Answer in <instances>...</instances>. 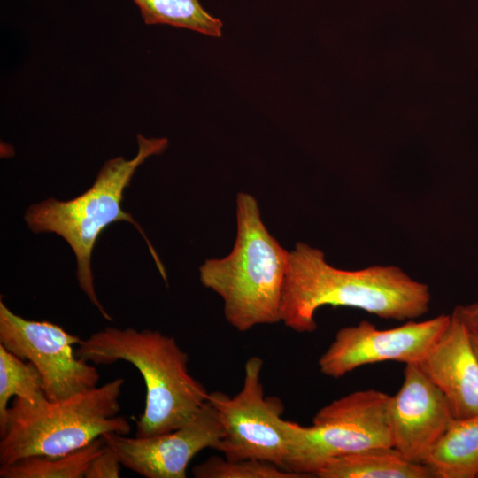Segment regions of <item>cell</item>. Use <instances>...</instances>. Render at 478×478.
Returning a JSON list of instances; mask_svg holds the SVG:
<instances>
[{
    "label": "cell",
    "instance_id": "cell-12",
    "mask_svg": "<svg viewBox=\"0 0 478 478\" xmlns=\"http://www.w3.org/2000/svg\"><path fill=\"white\" fill-rule=\"evenodd\" d=\"M442 390L455 419L478 415V362L467 328L454 316L446 330L418 364Z\"/></svg>",
    "mask_w": 478,
    "mask_h": 478
},
{
    "label": "cell",
    "instance_id": "cell-18",
    "mask_svg": "<svg viewBox=\"0 0 478 478\" xmlns=\"http://www.w3.org/2000/svg\"><path fill=\"white\" fill-rule=\"evenodd\" d=\"M196 478H306L266 461L257 459H228L212 456L195 466Z\"/></svg>",
    "mask_w": 478,
    "mask_h": 478
},
{
    "label": "cell",
    "instance_id": "cell-2",
    "mask_svg": "<svg viewBox=\"0 0 478 478\" xmlns=\"http://www.w3.org/2000/svg\"><path fill=\"white\" fill-rule=\"evenodd\" d=\"M76 356L96 365L123 360L141 374L145 407L135 436L150 437L189 423L207 402L209 392L189 372V356L173 337L159 331L107 327L81 339Z\"/></svg>",
    "mask_w": 478,
    "mask_h": 478
},
{
    "label": "cell",
    "instance_id": "cell-9",
    "mask_svg": "<svg viewBox=\"0 0 478 478\" xmlns=\"http://www.w3.org/2000/svg\"><path fill=\"white\" fill-rule=\"evenodd\" d=\"M451 315L441 314L424 321H408L380 330L367 320L339 329L318 361L321 374L340 378L369 364L397 361L419 364L443 335Z\"/></svg>",
    "mask_w": 478,
    "mask_h": 478
},
{
    "label": "cell",
    "instance_id": "cell-16",
    "mask_svg": "<svg viewBox=\"0 0 478 478\" xmlns=\"http://www.w3.org/2000/svg\"><path fill=\"white\" fill-rule=\"evenodd\" d=\"M147 25H169L220 37L222 22L208 13L198 0H132Z\"/></svg>",
    "mask_w": 478,
    "mask_h": 478
},
{
    "label": "cell",
    "instance_id": "cell-22",
    "mask_svg": "<svg viewBox=\"0 0 478 478\" xmlns=\"http://www.w3.org/2000/svg\"><path fill=\"white\" fill-rule=\"evenodd\" d=\"M478 477V476H477Z\"/></svg>",
    "mask_w": 478,
    "mask_h": 478
},
{
    "label": "cell",
    "instance_id": "cell-3",
    "mask_svg": "<svg viewBox=\"0 0 478 478\" xmlns=\"http://www.w3.org/2000/svg\"><path fill=\"white\" fill-rule=\"evenodd\" d=\"M289 252L266 227L256 198L239 192L233 250L199 268L201 283L221 297L225 318L236 330L281 321Z\"/></svg>",
    "mask_w": 478,
    "mask_h": 478
},
{
    "label": "cell",
    "instance_id": "cell-1",
    "mask_svg": "<svg viewBox=\"0 0 478 478\" xmlns=\"http://www.w3.org/2000/svg\"><path fill=\"white\" fill-rule=\"evenodd\" d=\"M428 287L397 266L343 270L329 265L319 249L298 242L289 252L280 317L297 333L317 328L316 311L324 305L363 310L382 319L419 318L428 310Z\"/></svg>",
    "mask_w": 478,
    "mask_h": 478
},
{
    "label": "cell",
    "instance_id": "cell-19",
    "mask_svg": "<svg viewBox=\"0 0 478 478\" xmlns=\"http://www.w3.org/2000/svg\"><path fill=\"white\" fill-rule=\"evenodd\" d=\"M121 466L117 454L105 444L102 451L89 464L85 477L118 478Z\"/></svg>",
    "mask_w": 478,
    "mask_h": 478
},
{
    "label": "cell",
    "instance_id": "cell-10",
    "mask_svg": "<svg viewBox=\"0 0 478 478\" xmlns=\"http://www.w3.org/2000/svg\"><path fill=\"white\" fill-rule=\"evenodd\" d=\"M221 436L218 412L208 400L192 420L171 432L150 437L102 436L122 466L145 478H185L192 458L205 448L216 449Z\"/></svg>",
    "mask_w": 478,
    "mask_h": 478
},
{
    "label": "cell",
    "instance_id": "cell-6",
    "mask_svg": "<svg viewBox=\"0 0 478 478\" xmlns=\"http://www.w3.org/2000/svg\"><path fill=\"white\" fill-rule=\"evenodd\" d=\"M390 396L364 389L320 409L308 427L286 420L285 468L308 477L334 459L375 447H393L389 420Z\"/></svg>",
    "mask_w": 478,
    "mask_h": 478
},
{
    "label": "cell",
    "instance_id": "cell-15",
    "mask_svg": "<svg viewBox=\"0 0 478 478\" xmlns=\"http://www.w3.org/2000/svg\"><path fill=\"white\" fill-rule=\"evenodd\" d=\"M102 436L86 446L58 456L35 455L0 466L1 478H81L91 461L102 451Z\"/></svg>",
    "mask_w": 478,
    "mask_h": 478
},
{
    "label": "cell",
    "instance_id": "cell-20",
    "mask_svg": "<svg viewBox=\"0 0 478 478\" xmlns=\"http://www.w3.org/2000/svg\"><path fill=\"white\" fill-rule=\"evenodd\" d=\"M469 331H478V302L458 305L454 308L452 313Z\"/></svg>",
    "mask_w": 478,
    "mask_h": 478
},
{
    "label": "cell",
    "instance_id": "cell-13",
    "mask_svg": "<svg viewBox=\"0 0 478 478\" xmlns=\"http://www.w3.org/2000/svg\"><path fill=\"white\" fill-rule=\"evenodd\" d=\"M319 478H434L423 463L407 460L394 447H375L332 459Z\"/></svg>",
    "mask_w": 478,
    "mask_h": 478
},
{
    "label": "cell",
    "instance_id": "cell-21",
    "mask_svg": "<svg viewBox=\"0 0 478 478\" xmlns=\"http://www.w3.org/2000/svg\"><path fill=\"white\" fill-rule=\"evenodd\" d=\"M469 340L474 351V354L478 362V331H469Z\"/></svg>",
    "mask_w": 478,
    "mask_h": 478
},
{
    "label": "cell",
    "instance_id": "cell-7",
    "mask_svg": "<svg viewBox=\"0 0 478 478\" xmlns=\"http://www.w3.org/2000/svg\"><path fill=\"white\" fill-rule=\"evenodd\" d=\"M262 368L263 360L251 357L245 362L243 387L236 395L209 393L208 402L222 426L216 450L228 459H257L286 470L289 439L281 417L284 407L279 397H265Z\"/></svg>",
    "mask_w": 478,
    "mask_h": 478
},
{
    "label": "cell",
    "instance_id": "cell-5",
    "mask_svg": "<svg viewBox=\"0 0 478 478\" xmlns=\"http://www.w3.org/2000/svg\"><path fill=\"white\" fill-rule=\"evenodd\" d=\"M124 383L117 378L61 400L13 397L0 433V466L30 456L64 455L105 433L128 435V420L117 415Z\"/></svg>",
    "mask_w": 478,
    "mask_h": 478
},
{
    "label": "cell",
    "instance_id": "cell-4",
    "mask_svg": "<svg viewBox=\"0 0 478 478\" xmlns=\"http://www.w3.org/2000/svg\"><path fill=\"white\" fill-rule=\"evenodd\" d=\"M137 143L138 151L132 159L117 157L107 160L93 185L81 195L68 201L50 197L32 204L25 213V220L32 232L55 233L70 245L76 257L79 285L107 320L112 318L96 297L91 270L93 248L107 226L120 220L131 223L144 238L162 277L166 280L154 248L132 215L121 208V201L138 166L148 158L164 152L168 140L146 138L138 134Z\"/></svg>",
    "mask_w": 478,
    "mask_h": 478
},
{
    "label": "cell",
    "instance_id": "cell-17",
    "mask_svg": "<svg viewBox=\"0 0 478 478\" xmlns=\"http://www.w3.org/2000/svg\"><path fill=\"white\" fill-rule=\"evenodd\" d=\"M12 397L28 402L45 399L42 378L36 367L0 344V433L5 428Z\"/></svg>",
    "mask_w": 478,
    "mask_h": 478
},
{
    "label": "cell",
    "instance_id": "cell-14",
    "mask_svg": "<svg viewBox=\"0 0 478 478\" xmlns=\"http://www.w3.org/2000/svg\"><path fill=\"white\" fill-rule=\"evenodd\" d=\"M434 478L478 476V415L455 419L426 458Z\"/></svg>",
    "mask_w": 478,
    "mask_h": 478
},
{
    "label": "cell",
    "instance_id": "cell-11",
    "mask_svg": "<svg viewBox=\"0 0 478 478\" xmlns=\"http://www.w3.org/2000/svg\"><path fill=\"white\" fill-rule=\"evenodd\" d=\"M403 374L389 405L392 445L407 460L424 464L455 418L442 390L418 364H406Z\"/></svg>",
    "mask_w": 478,
    "mask_h": 478
},
{
    "label": "cell",
    "instance_id": "cell-8",
    "mask_svg": "<svg viewBox=\"0 0 478 478\" xmlns=\"http://www.w3.org/2000/svg\"><path fill=\"white\" fill-rule=\"evenodd\" d=\"M81 340L57 324L26 320L0 301V344L36 367L50 400L68 398L97 385L96 368L73 351Z\"/></svg>",
    "mask_w": 478,
    "mask_h": 478
}]
</instances>
